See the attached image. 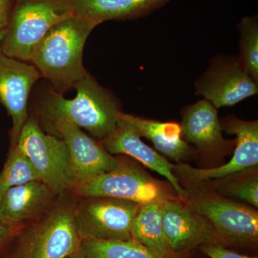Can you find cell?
<instances>
[{"label":"cell","mask_w":258,"mask_h":258,"mask_svg":"<svg viewBox=\"0 0 258 258\" xmlns=\"http://www.w3.org/2000/svg\"><path fill=\"white\" fill-rule=\"evenodd\" d=\"M5 33V29L4 30H0V45H1V42L3 41V38H4Z\"/></svg>","instance_id":"obj_28"},{"label":"cell","mask_w":258,"mask_h":258,"mask_svg":"<svg viewBox=\"0 0 258 258\" xmlns=\"http://www.w3.org/2000/svg\"><path fill=\"white\" fill-rule=\"evenodd\" d=\"M17 145L32 163L40 181L56 195L74 189L67 145L62 139L45 133L36 116L28 117Z\"/></svg>","instance_id":"obj_5"},{"label":"cell","mask_w":258,"mask_h":258,"mask_svg":"<svg viewBox=\"0 0 258 258\" xmlns=\"http://www.w3.org/2000/svg\"><path fill=\"white\" fill-rule=\"evenodd\" d=\"M196 94L205 97L215 108L232 106L257 94L256 83L238 59L222 57L211 64L197 81Z\"/></svg>","instance_id":"obj_10"},{"label":"cell","mask_w":258,"mask_h":258,"mask_svg":"<svg viewBox=\"0 0 258 258\" xmlns=\"http://www.w3.org/2000/svg\"><path fill=\"white\" fill-rule=\"evenodd\" d=\"M77 199L74 190L59 195L46 215L15 230L0 251L3 258H66L81 250L74 225Z\"/></svg>","instance_id":"obj_1"},{"label":"cell","mask_w":258,"mask_h":258,"mask_svg":"<svg viewBox=\"0 0 258 258\" xmlns=\"http://www.w3.org/2000/svg\"><path fill=\"white\" fill-rule=\"evenodd\" d=\"M162 212L164 236L171 253L215 243L216 230L189 207L168 199L163 203Z\"/></svg>","instance_id":"obj_13"},{"label":"cell","mask_w":258,"mask_h":258,"mask_svg":"<svg viewBox=\"0 0 258 258\" xmlns=\"http://www.w3.org/2000/svg\"><path fill=\"white\" fill-rule=\"evenodd\" d=\"M15 230L0 212V251L5 247Z\"/></svg>","instance_id":"obj_26"},{"label":"cell","mask_w":258,"mask_h":258,"mask_svg":"<svg viewBox=\"0 0 258 258\" xmlns=\"http://www.w3.org/2000/svg\"><path fill=\"white\" fill-rule=\"evenodd\" d=\"M164 203L155 202L140 205L132 224L131 235L132 239L148 248L169 258L171 252L166 244L163 226Z\"/></svg>","instance_id":"obj_19"},{"label":"cell","mask_w":258,"mask_h":258,"mask_svg":"<svg viewBox=\"0 0 258 258\" xmlns=\"http://www.w3.org/2000/svg\"><path fill=\"white\" fill-rule=\"evenodd\" d=\"M141 137L133 125L118 118L114 130L101 141V143L111 155H128L137 159L149 169L164 176L172 185L179 198L184 200L187 195L174 174L175 165L169 162L165 157L142 142Z\"/></svg>","instance_id":"obj_15"},{"label":"cell","mask_w":258,"mask_h":258,"mask_svg":"<svg viewBox=\"0 0 258 258\" xmlns=\"http://www.w3.org/2000/svg\"><path fill=\"white\" fill-rule=\"evenodd\" d=\"M230 192L236 198L244 200L258 208V180L257 177L242 180L230 186Z\"/></svg>","instance_id":"obj_23"},{"label":"cell","mask_w":258,"mask_h":258,"mask_svg":"<svg viewBox=\"0 0 258 258\" xmlns=\"http://www.w3.org/2000/svg\"><path fill=\"white\" fill-rule=\"evenodd\" d=\"M139 204L121 199L80 197L74 211V225L83 240H129Z\"/></svg>","instance_id":"obj_6"},{"label":"cell","mask_w":258,"mask_h":258,"mask_svg":"<svg viewBox=\"0 0 258 258\" xmlns=\"http://www.w3.org/2000/svg\"><path fill=\"white\" fill-rule=\"evenodd\" d=\"M74 15L71 0H15L0 50L9 57L30 62L47 32Z\"/></svg>","instance_id":"obj_4"},{"label":"cell","mask_w":258,"mask_h":258,"mask_svg":"<svg viewBox=\"0 0 258 258\" xmlns=\"http://www.w3.org/2000/svg\"><path fill=\"white\" fill-rule=\"evenodd\" d=\"M40 77L33 64L9 57L0 50V102L13 123L10 149L18 144L22 129L28 120L29 96Z\"/></svg>","instance_id":"obj_9"},{"label":"cell","mask_w":258,"mask_h":258,"mask_svg":"<svg viewBox=\"0 0 258 258\" xmlns=\"http://www.w3.org/2000/svg\"><path fill=\"white\" fill-rule=\"evenodd\" d=\"M203 250L207 255L211 258H257L236 253L217 243L205 244Z\"/></svg>","instance_id":"obj_24"},{"label":"cell","mask_w":258,"mask_h":258,"mask_svg":"<svg viewBox=\"0 0 258 258\" xmlns=\"http://www.w3.org/2000/svg\"><path fill=\"white\" fill-rule=\"evenodd\" d=\"M81 251L87 258H169L154 252L134 239L81 241Z\"/></svg>","instance_id":"obj_20"},{"label":"cell","mask_w":258,"mask_h":258,"mask_svg":"<svg viewBox=\"0 0 258 258\" xmlns=\"http://www.w3.org/2000/svg\"><path fill=\"white\" fill-rule=\"evenodd\" d=\"M189 208L208 220L219 235L237 242H255L258 214L252 209L215 196L191 199Z\"/></svg>","instance_id":"obj_11"},{"label":"cell","mask_w":258,"mask_h":258,"mask_svg":"<svg viewBox=\"0 0 258 258\" xmlns=\"http://www.w3.org/2000/svg\"><path fill=\"white\" fill-rule=\"evenodd\" d=\"M94 28L72 15L51 29L35 49L30 62L57 92L63 95L88 74L83 64V48Z\"/></svg>","instance_id":"obj_3"},{"label":"cell","mask_w":258,"mask_h":258,"mask_svg":"<svg viewBox=\"0 0 258 258\" xmlns=\"http://www.w3.org/2000/svg\"><path fill=\"white\" fill-rule=\"evenodd\" d=\"M80 197H104L143 205L164 203L165 190L139 168L119 161L113 170L95 176L73 189Z\"/></svg>","instance_id":"obj_7"},{"label":"cell","mask_w":258,"mask_h":258,"mask_svg":"<svg viewBox=\"0 0 258 258\" xmlns=\"http://www.w3.org/2000/svg\"><path fill=\"white\" fill-rule=\"evenodd\" d=\"M66 258H87L84 254H83V252H81V250L79 251V252H75V253L71 254V255L68 256Z\"/></svg>","instance_id":"obj_27"},{"label":"cell","mask_w":258,"mask_h":258,"mask_svg":"<svg viewBox=\"0 0 258 258\" xmlns=\"http://www.w3.org/2000/svg\"><path fill=\"white\" fill-rule=\"evenodd\" d=\"M74 88L77 94L73 99H66L55 90L50 91L40 104L39 117L45 128L54 120L64 118L101 142L116 125L120 111L118 102L88 73Z\"/></svg>","instance_id":"obj_2"},{"label":"cell","mask_w":258,"mask_h":258,"mask_svg":"<svg viewBox=\"0 0 258 258\" xmlns=\"http://www.w3.org/2000/svg\"><path fill=\"white\" fill-rule=\"evenodd\" d=\"M49 133L62 139L69 149L74 188L95 176L113 170L119 159L109 154L101 142L93 139L72 122L59 118L49 125Z\"/></svg>","instance_id":"obj_8"},{"label":"cell","mask_w":258,"mask_h":258,"mask_svg":"<svg viewBox=\"0 0 258 258\" xmlns=\"http://www.w3.org/2000/svg\"><path fill=\"white\" fill-rule=\"evenodd\" d=\"M33 181L40 179L28 158L18 145L10 149L4 167L0 172V195L13 186Z\"/></svg>","instance_id":"obj_21"},{"label":"cell","mask_w":258,"mask_h":258,"mask_svg":"<svg viewBox=\"0 0 258 258\" xmlns=\"http://www.w3.org/2000/svg\"><path fill=\"white\" fill-rule=\"evenodd\" d=\"M58 196L42 181H30L10 188L0 195V212L17 230L46 215Z\"/></svg>","instance_id":"obj_14"},{"label":"cell","mask_w":258,"mask_h":258,"mask_svg":"<svg viewBox=\"0 0 258 258\" xmlns=\"http://www.w3.org/2000/svg\"><path fill=\"white\" fill-rule=\"evenodd\" d=\"M15 3V0H0V30L8 26Z\"/></svg>","instance_id":"obj_25"},{"label":"cell","mask_w":258,"mask_h":258,"mask_svg":"<svg viewBox=\"0 0 258 258\" xmlns=\"http://www.w3.org/2000/svg\"><path fill=\"white\" fill-rule=\"evenodd\" d=\"M180 125L182 137L199 149L212 150L225 144L217 108L207 100H201L184 109Z\"/></svg>","instance_id":"obj_17"},{"label":"cell","mask_w":258,"mask_h":258,"mask_svg":"<svg viewBox=\"0 0 258 258\" xmlns=\"http://www.w3.org/2000/svg\"><path fill=\"white\" fill-rule=\"evenodd\" d=\"M118 118L133 125L141 137L149 139L157 151L173 160H181L190 151L178 123L146 119L122 111L118 113Z\"/></svg>","instance_id":"obj_18"},{"label":"cell","mask_w":258,"mask_h":258,"mask_svg":"<svg viewBox=\"0 0 258 258\" xmlns=\"http://www.w3.org/2000/svg\"><path fill=\"white\" fill-rule=\"evenodd\" d=\"M238 29L240 33V55L238 60L244 71L257 83V17H244L239 23Z\"/></svg>","instance_id":"obj_22"},{"label":"cell","mask_w":258,"mask_h":258,"mask_svg":"<svg viewBox=\"0 0 258 258\" xmlns=\"http://www.w3.org/2000/svg\"><path fill=\"white\" fill-rule=\"evenodd\" d=\"M171 0H71L74 15L97 25L112 20H132L152 14Z\"/></svg>","instance_id":"obj_16"},{"label":"cell","mask_w":258,"mask_h":258,"mask_svg":"<svg viewBox=\"0 0 258 258\" xmlns=\"http://www.w3.org/2000/svg\"><path fill=\"white\" fill-rule=\"evenodd\" d=\"M222 128L227 134L237 136L233 157L227 164L212 169H197L181 164L174 166V170L179 171L190 181H203L221 179L256 167L258 164L257 120L247 121L232 118L226 120Z\"/></svg>","instance_id":"obj_12"}]
</instances>
